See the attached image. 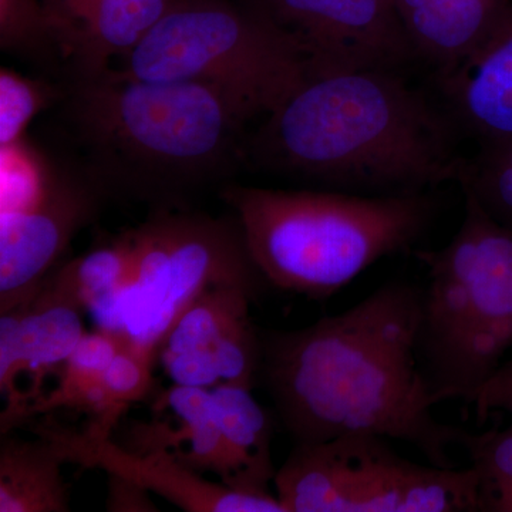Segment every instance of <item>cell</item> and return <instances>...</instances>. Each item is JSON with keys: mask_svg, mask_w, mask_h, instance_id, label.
Here are the masks:
<instances>
[{"mask_svg": "<svg viewBox=\"0 0 512 512\" xmlns=\"http://www.w3.org/2000/svg\"><path fill=\"white\" fill-rule=\"evenodd\" d=\"M421 292L390 281L338 315L296 330H261L262 382L293 444L375 433L456 467L464 431L434 416L417 355Z\"/></svg>", "mask_w": 512, "mask_h": 512, "instance_id": "obj_1", "label": "cell"}, {"mask_svg": "<svg viewBox=\"0 0 512 512\" xmlns=\"http://www.w3.org/2000/svg\"><path fill=\"white\" fill-rule=\"evenodd\" d=\"M63 127L77 167L104 200L181 210L221 183L241 156L249 120L215 87L144 82L113 67L63 83Z\"/></svg>", "mask_w": 512, "mask_h": 512, "instance_id": "obj_2", "label": "cell"}, {"mask_svg": "<svg viewBox=\"0 0 512 512\" xmlns=\"http://www.w3.org/2000/svg\"><path fill=\"white\" fill-rule=\"evenodd\" d=\"M266 117L255 157L299 177L387 195L463 173L439 117L389 70L311 74Z\"/></svg>", "mask_w": 512, "mask_h": 512, "instance_id": "obj_3", "label": "cell"}, {"mask_svg": "<svg viewBox=\"0 0 512 512\" xmlns=\"http://www.w3.org/2000/svg\"><path fill=\"white\" fill-rule=\"evenodd\" d=\"M249 252L268 284L311 299L345 288L377 261L406 251L433 215L421 192L362 195L227 185Z\"/></svg>", "mask_w": 512, "mask_h": 512, "instance_id": "obj_4", "label": "cell"}, {"mask_svg": "<svg viewBox=\"0 0 512 512\" xmlns=\"http://www.w3.org/2000/svg\"><path fill=\"white\" fill-rule=\"evenodd\" d=\"M421 292L417 355L437 404H474L512 349V229L471 195L446 247L416 252Z\"/></svg>", "mask_w": 512, "mask_h": 512, "instance_id": "obj_5", "label": "cell"}, {"mask_svg": "<svg viewBox=\"0 0 512 512\" xmlns=\"http://www.w3.org/2000/svg\"><path fill=\"white\" fill-rule=\"evenodd\" d=\"M114 72L144 82L215 87L247 114H269L309 76L308 57L249 3L175 0Z\"/></svg>", "mask_w": 512, "mask_h": 512, "instance_id": "obj_6", "label": "cell"}, {"mask_svg": "<svg viewBox=\"0 0 512 512\" xmlns=\"http://www.w3.org/2000/svg\"><path fill=\"white\" fill-rule=\"evenodd\" d=\"M127 235L126 281L93 316L99 329L150 362H157L168 333L205 289L220 282L264 289L266 279L237 217L214 218L187 208L156 210Z\"/></svg>", "mask_w": 512, "mask_h": 512, "instance_id": "obj_7", "label": "cell"}, {"mask_svg": "<svg viewBox=\"0 0 512 512\" xmlns=\"http://www.w3.org/2000/svg\"><path fill=\"white\" fill-rule=\"evenodd\" d=\"M274 484L286 512H478L473 468L414 463L375 433L293 444Z\"/></svg>", "mask_w": 512, "mask_h": 512, "instance_id": "obj_8", "label": "cell"}, {"mask_svg": "<svg viewBox=\"0 0 512 512\" xmlns=\"http://www.w3.org/2000/svg\"><path fill=\"white\" fill-rule=\"evenodd\" d=\"M103 201L76 164L55 163L35 194L0 210V313L35 295Z\"/></svg>", "mask_w": 512, "mask_h": 512, "instance_id": "obj_9", "label": "cell"}, {"mask_svg": "<svg viewBox=\"0 0 512 512\" xmlns=\"http://www.w3.org/2000/svg\"><path fill=\"white\" fill-rule=\"evenodd\" d=\"M262 288L220 282L205 289L168 333L157 362L173 384L254 389L261 369V330L249 315Z\"/></svg>", "mask_w": 512, "mask_h": 512, "instance_id": "obj_10", "label": "cell"}, {"mask_svg": "<svg viewBox=\"0 0 512 512\" xmlns=\"http://www.w3.org/2000/svg\"><path fill=\"white\" fill-rule=\"evenodd\" d=\"M301 45L311 74L387 70L414 52L393 0H245Z\"/></svg>", "mask_w": 512, "mask_h": 512, "instance_id": "obj_11", "label": "cell"}, {"mask_svg": "<svg viewBox=\"0 0 512 512\" xmlns=\"http://www.w3.org/2000/svg\"><path fill=\"white\" fill-rule=\"evenodd\" d=\"M30 426L35 436L52 441L64 463L84 468H101L107 474L127 478L161 495L188 512H286L278 495L248 493L224 483L205 480L164 451L133 453L111 436L90 429L82 431L63 426L49 413Z\"/></svg>", "mask_w": 512, "mask_h": 512, "instance_id": "obj_12", "label": "cell"}, {"mask_svg": "<svg viewBox=\"0 0 512 512\" xmlns=\"http://www.w3.org/2000/svg\"><path fill=\"white\" fill-rule=\"evenodd\" d=\"M83 309L47 276L28 301L0 315L2 433L22 423L47 376L62 372L84 336Z\"/></svg>", "mask_w": 512, "mask_h": 512, "instance_id": "obj_13", "label": "cell"}, {"mask_svg": "<svg viewBox=\"0 0 512 512\" xmlns=\"http://www.w3.org/2000/svg\"><path fill=\"white\" fill-rule=\"evenodd\" d=\"M69 80L100 76L163 18L175 0H39Z\"/></svg>", "mask_w": 512, "mask_h": 512, "instance_id": "obj_14", "label": "cell"}, {"mask_svg": "<svg viewBox=\"0 0 512 512\" xmlns=\"http://www.w3.org/2000/svg\"><path fill=\"white\" fill-rule=\"evenodd\" d=\"M154 409L170 410V419L137 423L130 436L134 444L126 450L164 451L198 473L217 474L222 483L239 490L237 468L222 436L210 389L173 384L157 397Z\"/></svg>", "mask_w": 512, "mask_h": 512, "instance_id": "obj_15", "label": "cell"}, {"mask_svg": "<svg viewBox=\"0 0 512 512\" xmlns=\"http://www.w3.org/2000/svg\"><path fill=\"white\" fill-rule=\"evenodd\" d=\"M444 74L458 114L487 147L512 141V5L491 35Z\"/></svg>", "mask_w": 512, "mask_h": 512, "instance_id": "obj_16", "label": "cell"}, {"mask_svg": "<svg viewBox=\"0 0 512 512\" xmlns=\"http://www.w3.org/2000/svg\"><path fill=\"white\" fill-rule=\"evenodd\" d=\"M414 52L443 72L470 56L503 18L505 0H393Z\"/></svg>", "mask_w": 512, "mask_h": 512, "instance_id": "obj_17", "label": "cell"}, {"mask_svg": "<svg viewBox=\"0 0 512 512\" xmlns=\"http://www.w3.org/2000/svg\"><path fill=\"white\" fill-rule=\"evenodd\" d=\"M62 456L52 441L0 440V512H66L69 490L62 476Z\"/></svg>", "mask_w": 512, "mask_h": 512, "instance_id": "obj_18", "label": "cell"}, {"mask_svg": "<svg viewBox=\"0 0 512 512\" xmlns=\"http://www.w3.org/2000/svg\"><path fill=\"white\" fill-rule=\"evenodd\" d=\"M210 392L222 436L237 468L239 490L269 493L268 485L276 474L271 416L256 402L249 387L218 384Z\"/></svg>", "mask_w": 512, "mask_h": 512, "instance_id": "obj_19", "label": "cell"}, {"mask_svg": "<svg viewBox=\"0 0 512 512\" xmlns=\"http://www.w3.org/2000/svg\"><path fill=\"white\" fill-rule=\"evenodd\" d=\"M130 241H116L94 248L50 272L49 278L84 312L96 313L120 291L130 268Z\"/></svg>", "mask_w": 512, "mask_h": 512, "instance_id": "obj_20", "label": "cell"}, {"mask_svg": "<svg viewBox=\"0 0 512 512\" xmlns=\"http://www.w3.org/2000/svg\"><path fill=\"white\" fill-rule=\"evenodd\" d=\"M460 447L476 473L478 512H512V424L483 433L464 431Z\"/></svg>", "mask_w": 512, "mask_h": 512, "instance_id": "obj_21", "label": "cell"}, {"mask_svg": "<svg viewBox=\"0 0 512 512\" xmlns=\"http://www.w3.org/2000/svg\"><path fill=\"white\" fill-rule=\"evenodd\" d=\"M63 84L32 79L13 70H0V147L26 138L37 114L59 103Z\"/></svg>", "mask_w": 512, "mask_h": 512, "instance_id": "obj_22", "label": "cell"}, {"mask_svg": "<svg viewBox=\"0 0 512 512\" xmlns=\"http://www.w3.org/2000/svg\"><path fill=\"white\" fill-rule=\"evenodd\" d=\"M460 180L494 220L512 229V141L487 147L476 168L463 171Z\"/></svg>", "mask_w": 512, "mask_h": 512, "instance_id": "obj_23", "label": "cell"}, {"mask_svg": "<svg viewBox=\"0 0 512 512\" xmlns=\"http://www.w3.org/2000/svg\"><path fill=\"white\" fill-rule=\"evenodd\" d=\"M0 37L5 50L59 60L39 0H0Z\"/></svg>", "mask_w": 512, "mask_h": 512, "instance_id": "obj_24", "label": "cell"}, {"mask_svg": "<svg viewBox=\"0 0 512 512\" xmlns=\"http://www.w3.org/2000/svg\"><path fill=\"white\" fill-rule=\"evenodd\" d=\"M153 367L154 363L146 357L120 346L104 372V387L121 406L143 402L153 392Z\"/></svg>", "mask_w": 512, "mask_h": 512, "instance_id": "obj_25", "label": "cell"}, {"mask_svg": "<svg viewBox=\"0 0 512 512\" xmlns=\"http://www.w3.org/2000/svg\"><path fill=\"white\" fill-rule=\"evenodd\" d=\"M120 346L119 338L107 330L97 329L96 332L84 333L60 372V382L87 383L103 380L104 372L119 352Z\"/></svg>", "mask_w": 512, "mask_h": 512, "instance_id": "obj_26", "label": "cell"}, {"mask_svg": "<svg viewBox=\"0 0 512 512\" xmlns=\"http://www.w3.org/2000/svg\"><path fill=\"white\" fill-rule=\"evenodd\" d=\"M478 423H484L490 414L504 412L512 416V357L498 367L497 372L481 387L476 402Z\"/></svg>", "mask_w": 512, "mask_h": 512, "instance_id": "obj_27", "label": "cell"}, {"mask_svg": "<svg viewBox=\"0 0 512 512\" xmlns=\"http://www.w3.org/2000/svg\"><path fill=\"white\" fill-rule=\"evenodd\" d=\"M107 510L113 512H153L156 505L150 491L127 478L109 474L107 485Z\"/></svg>", "mask_w": 512, "mask_h": 512, "instance_id": "obj_28", "label": "cell"}]
</instances>
